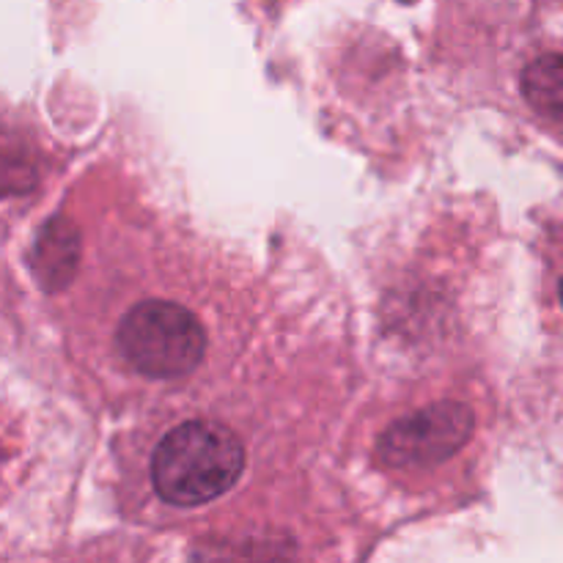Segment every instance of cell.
<instances>
[{
    "instance_id": "cell-5",
    "label": "cell",
    "mask_w": 563,
    "mask_h": 563,
    "mask_svg": "<svg viewBox=\"0 0 563 563\" xmlns=\"http://www.w3.org/2000/svg\"><path fill=\"white\" fill-rule=\"evenodd\" d=\"M559 297H561V306H563V278H561V284H559Z\"/></svg>"
},
{
    "instance_id": "cell-3",
    "label": "cell",
    "mask_w": 563,
    "mask_h": 563,
    "mask_svg": "<svg viewBox=\"0 0 563 563\" xmlns=\"http://www.w3.org/2000/svg\"><path fill=\"white\" fill-rule=\"evenodd\" d=\"M476 429V416L460 401H440L390 423L379 438L377 456L383 465L432 467L465 449Z\"/></svg>"
},
{
    "instance_id": "cell-1",
    "label": "cell",
    "mask_w": 563,
    "mask_h": 563,
    "mask_svg": "<svg viewBox=\"0 0 563 563\" xmlns=\"http://www.w3.org/2000/svg\"><path fill=\"white\" fill-rule=\"evenodd\" d=\"M245 471V445L225 423L185 421L170 429L152 456L154 493L170 506L196 509L236 487Z\"/></svg>"
},
{
    "instance_id": "cell-2",
    "label": "cell",
    "mask_w": 563,
    "mask_h": 563,
    "mask_svg": "<svg viewBox=\"0 0 563 563\" xmlns=\"http://www.w3.org/2000/svg\"><path fill=\"white\" fill-rule=\"evenodd\" d=\"M115 346L143 377L176 379L201 366L207 330L196 313L179 302L143 300L121 319Z\"/></svg>"
},
{
    "instance_id": "cell-4",
    "label": "cell",
    "mask_w": 563,
    "mask_h": 563,
    "mask_svg": "<svg viewBox=\"0 0 563 563\" xmlns=\"http://www.w3.org/2000/svg\"><path fill=\"white\" fill-rule=\"evenodd\" d=\"M520 91L537 113L563 121V53L533 58L522 69Z\"/></svg>"
}]
</instances>
